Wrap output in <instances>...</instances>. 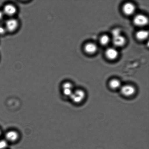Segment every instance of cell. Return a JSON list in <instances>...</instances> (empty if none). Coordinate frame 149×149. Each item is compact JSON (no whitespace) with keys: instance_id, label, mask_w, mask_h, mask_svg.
Segmentation results:
<instances>
[{"instance_id":"cell-1","label":"cell","mask_w":149,"mask_h":149,"mask_svg":"<svg viewBox=\"0 0 149 149\" xmlns=\"http://www.w3.org/2000/svg\"><path fill=\"white\" fill-rule=\"evenodd\" d=\"M85 92L81 89L74 91L70 97L73 102L75 103H80L84 100L86 97Z\"/></svg>"},{"instance_id":"cell-2","label":"cell","mask_w":149,"mask_h":149,"mask_svg":"<svg viewBox=\"0 0 149 149\" xmlns=\"http://www.w3.org/2000/svg\"><path fill=\"white\" fill-rule=\"evenodd\" d=\"M120 91L123 95L126 97H130L135 94L136 90L134 86L131 85H125L121 87Z\"/></svg>"},{"instance_id":"cell-3","label":"cell","mask_w":149,"mask_h":149,"mask_svg":"<svg viewBox=\"0 0 149 149\" xmlns=\"http://www.w3.org/2000/svg\"><path fill=\"white\" fill-rule=\"evenodd\" d=\"M19 26L18 21L15 19L11 18L6 22L5 27L7 31L13 32L17 29Z\"/></svg>"},{"instance_id":"cell-4","label":"cell","mask_w":149,"mask_h":149,"mask_svg":"<svg viewBox=\"0 0 149 149\" xmlns=\"http://www.w3.org/2000/svg\"><path fill=\"white\" fill-rule=\"evenodd\" d=\"M148 18L145 15L142 14H138L135 16L134 19V24L139 26H143L148 24Z\"/></svg>"},{"instance_id":"cell-5","label":"cell","mask_w":149,"mask_h":149,"mask_svg":"<svg viewBox=\"0 0 149 149\" xmlns=\"http://www.w3.org/2000/svg\"><path fill=\"white\" fill-rule=\"evenodd\" d=\"M17 8L15 6L11 4H8L4 6L3 11L4 15L12 17L17 12Z\"/></svg>"},{"instance_id":"cell-6","label":"cell","mask_w":149,"mask_h":149,"mask_svg":"<svg viewBox=\"0 0 149 149\" xmlns=\"http://www.w3.org/2000/svg\"><path fill=\"white\" fill-rule=\"evenodd\" d=\"M123 12L127 15H131L135 12V6L131 3H127L124 4L123 8Z\"/></svg>"},{"instance_id":"cell-7","label":"cell","mask_w":149,"mask_h":149,"mask_svg":"<svg viewBox=\"0 0 149 149\" xmlns=\"http://www.w3.org/2000/svg\"><path fill=\"white\" fill-rule=\"evenodd\" d=\"M62 88L63 91V94L65 96H70L72 94L74 91L73 88V87L71 83L70 82H65L64 83L62 86Z\"/></svg>"},{"instance_id":"cell-8","label":"cell","mask_w":149,"mask_h":149,"mask_svg":"<svg viewBox=\"0 0 149 149\" xmlns=\"http://www.w3.org/2000/svg\"><path fill=\"white\" fill-rule=\"evenodd\" d=\"M106 55L108 59L114 60L116 59L118 55V52L116 49L113 48H110L107 49Z\"/></svg>"},{"instance_id":"cell-9","label":"cell","mask_w":149,"mask_h":149,"mask_svg":"<svg viewBox=\"0 0 149 149\" xmlns=\"http://www.w3.org/2000/svg\"><path fill=\"white\" fill-rule=\"evenodd\" d=\"M112 42L115 46L121 47L125 45V39L123 36H121V35H120L119 36L113 37Z\"/></svg>"},{"instance_id":"cell-10","label":"cell","mask_w":149,"mask_h":149,"mask_svg":"<svg viewBox=\"0 0 149 149\" xmlns=\"http://www.w3.org/2000/svg\"><path fill=\"white\" fill-rule=\"evenodd\" d=\"M18 134L16 131H11L7 132L6 134V138L11 142L15 141L18 138Z\"/></svg>"},{"instance_id":"cell-11","label":"cell","mask_w":149,"mask_h":149,"mask_svg":"<svg viewBox=\"0 0 149 149\" xmlns=\"http://www.w3.org/2000/svg\"><path fill=\"white\" fill-rule=\"evenodd\" d=\"M85 51L87 53L92 54L95 53L97 50V47L93 43H88L84 47Z\"/></svg>"},{"instance_id":"cell-12","label":"cell","mask_w":149,"mask_h":149,"mask_svg":"<svg viewBox=\"0 0 149 149\" xmlns=\"http://www.w3.org/2000/svg\"><path fill=\"white\" fill-rule=\"evenodd\" d=\"M109 86L113 90L120 89L122 86L120 81L116 79H113L109 82Z\"/></svg>"},{"instance_id":"cell-13","label":"cell","mask_w":149,"mask_h":149,"mask_svg":"<svg viewBox=\"0 0 149 149\" xmlns=\"http://www.w3.org/2000/svg\"><path fill=\"white\" fill-rule=\"evenodd\" d=\"M148 36V32L146 30H140L136 33L137 38L141 40H145Z\"/></svg>"},{"instance_id":"cell-14","label":"cell","mask_w":149,"mask_h":149,"mask_svg":"<svg viewBox=\"0 0 149 149\" xmlns=\"http://www.w3.org/2000/svg\"><path fill=\"white\" fill-rule=\"evenodd\" d=\"M110 39L109 36L107 35H104L102 36L100 39V43L101 45L105 46L108 44L109 43Z\"/></svg>"},{"instance_id":"cell-15","label":"cell","mask_w":149,"mask_h":149,"mask_svg":"<svg viewBox=\"0 0 149 149\" xmlns=\"http://www.w3.org/2000/svg\"><path fill=\"white\" fill-rule=\"evenodd\" d=\"M8 144L4 140L0 141V149H5L6 148Z\"/></svg>"},{"instance_id":"cell-16","label":"cell","mask_w":149,"mask_h":149,"mask_svg":"<svg viewBox=\"0 0 149 149\" xmlns=\"http://www.w3.org/2000/svg\"><path fill=\"white\" fill-rule=\"evenodd\" d=\"M112 35L113 37L121 35L120 30L118 29H114L112 32Z\"/></svg>"},{"instance_id":"cell-17","label":"cell","mask_w":149,"mask_h":149,"mask_svg":"<svg viewBox=\"0 0 149 149\" xmlns=\"http://www.w3.org/2000/svg\"><path fill=\"white\" fill-rule=\"evenodd\" d=\"M7 30H6L5 27L2 26H0V35H3L5 34Z\"/></svg>"},{"instance_id":"cell-18","label":"cell","mask_w":149,"mask_h":149,"mask_svg":"<svg viewBox=\"0 0 149 149\" xmlns=\"http://www.w3.org/2000/svg\"><path fill=\"white\" fill-rule=\"evenodd\" d=\"M5 15L2 11L0 10V20L2 19L3 18L4 16Z\"/></svg>"},{"instance_id":"cell-19","label":"cell","mask_w":149,"mask_h":149,"mask_svg":"<svg viewBox=\"0 0 149 149\" xmlns=\"http://www.w3.org/2000/svg\"><path fill=\"white\" fill-rule=\"evenodd\" d=\"M1 135V131H0V135Z\"/></svg>"}]
</instances>
